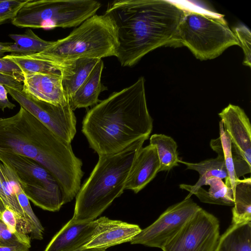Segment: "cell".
I'll use <instances>...</instances> for the list:
<instances>
[{
    "mask_svg": "<svg viewBox=\"0 0 251 251\" xmlns=\"http://www.w3.org/2000/svg\"><path fill=\"white\" fill-rule=\"evenodd\" d=\"M22 81L17 76L0 73V83L5 86L22 90Z\"/></svg>",
    "mask_w": 251,
    "mask_h": 251,
    "instance_id": "obj_33",
    "label": "cell"
},
{
    "mask_svg": "<svg viewBox=\"0 0 251 251\" xmlns=\"http://www.w3.org/2000/svg\"><path fill=\"white\" fill-rule=\"evenodd\" d=\"M239 41L240 46L242 47L245 58L243 64L251 67V33L249 29L244 25L241 24L236 26L232 31Z\"/></svg>",
    "mask_w": 251,
    "mask_h": 251,
    "instance_id": "obj_28",
    "label": "cell"
},
{
    "mask_svg": "<svg viewBox=\"0 0 251 251\" xmlns=\"http://www.w3.org/2000/svg\"><path fill=\"white\" fill-rule=\"evenodd\" d=\"M100 59H79L58 68L68 100L88 77Z\"/></svg>",
    "mask_w": 251,
    "mask_h": 251,
    "instance_id": "obj_19",
    "label": "cell"
},
{
    "mask_svg": "<svg viewBox=\"0 0 251 251\" xmlns=\"http://www.w3.org/2000/svg\"><path fill=\"white\" fill-rule=\"evenodd\" d=\"M205 185H209L208 191L202 187L193 188L190 185L182 184L180 188L189 192L186 197L190 198L192 195L196 196L202 202L227 206L234 205L233 192L228 187L222 179L212 177L206 180Z\"/></svg>",
    "mask_w": 251,
    "mask_h": 251,
    "instance_id": "obj_18",
    "label": "cell"
},
{
    "mask_svg": "<svg viewBox=\"0 0 251 251\" xmlns=\"http://www.w3.org/2000/svg\"><path fill=\"white\" fill-rule=\"evenodd\" d=\"M153 121L147 107L144 77L112 93L87 112L82 132L99 156L119 152L149 138Z\"/></svg>",
    "mask_w": 251,
    "mask_h": 251,
    "instance_id": "obj_3",
    "label": "cell"
},
{
    "mask_svg": "<svg viewBox=\"0 0 251 251\" xmlns=\"http://www.w3.org/2000/svg\"><path fill=\"white\" fill-rule=\"evenodd\" d=\"M183 8L177 40L201 60L214 59L240 44L222 15Z\"/></svg>",
    "mask_w": 251,
    "mask_h": 251,
    "instance_id": "obj_6",
    "label": "cell"
},
{
    "mask_svg": "<svg viewBox=\"0 0 251 251\" xmlns=\"http://www.w3.org/2000/svg\"><path fill=\"white\" fill-rule=\"evenodd\" d=\"M220 236V223L217 218L201 208L161 250L215 251Z\"/></svg>",
    "mask_w": 251,
    "mask_h": 251,
    "instance_id": "obj_9",
    "label": "cell"
},
{
    "mask_svg": "<svg viewBox=\"0 0 251 251\" xmlns=\"http://www.w3.org/2000/svg\"><path fill=\"white\" fill-rule=\"evenodd\" d=\"M22 90L33 98L56 105L69 102L61 75L44 73L24 74Z\"/></svg>",
    "mask_w": 251,
    "mask_h": 251,
    "instance_id": "obj_14",
    "label": "cell"
},
{
    "mask_svg": "<svg viewBox=\"0 0 251 251\" xmlns=\"http://www.w3.org/2000/svg\"><path fill=\"white\" fill-rule=\"evenodd\" d=\"M117 28L116 57L123 67H132L159 47L177 44L182 5L165 0H116L104 13Z\"/></svg>",
    "mask_w": 251,
    "mask_h": 251,
    "instance_id": "obj_1",
    "label": "cell"
},
{
    "mask_svg": "<svg viewBox=\"0 0 251 251\" xmlns=\"http://www.w3.org/2000/svg\"><path fill=\"white\" fill-rule=\"evenodd\" d=\"M29 247L24 244L13 245L0 244V251H29Z\"/></svg>",
    "mask_w": 251,
    "mask_h": 251,
    "instance_id": "obj_35",
    "label": "cell"
},
{
    "mask_svg": "<svg viewBox=\"0 0 251 251\" xmlns=\"http://www.w3.org/2000/svg\"><path fill=\"white\" fill-rule=\"evenodd\" d=\"M0 73L15 76L23 80V74L21 69L14 62L4 56L0 58Z\"/></svg>",
    "mask_w": 251,
    "mask_h": 251,
    "instance_id": "obj_31",
    "label": "cell"
},
{
    "mask_svg": "<svg viewBox=\"0 0 251 251\" xmlns=\"http://www.w3.org/2000/svg\"><path fill=\"white\" fill-rule=\"evenodd\" d=\"M150 142L156 149L160 162L158 172L170 171L178 165L177 146L172 138L164 134H154L151 136Z\"/></svg>",
    "mask_w": 251,
    "mask_h": 251,
    "instance_id": "obj_24",
    "label": "cell"
},
{
    "mask_svg": "<svg viewBox=\"0 0 251 251\" xmlns=\"http://www.w3.org/2000/svg\"><path fill=\"white\" fill-rule=\"evenodd\" d=\"M0 219L11 232L15 234L22 233L17 229L18 221L16 216L10 208L6 207L1 214Z\"/></svg>",
    "mask_w": 251,
    "mask_h": 251,
    "instance_id": "obj_32",
    "label": "cell"
},
{
    "mask_svg": "<svg viewBox=\"0 0 251 251\" xmlns=\"http://www.w3.org/2000/svg\"><path fill=\"white\" fill-rule=\"evenodd\" d=\"M118 47L116 26L104 14L91 17L66 37L52 41L43 51L29 56L58 69L79 59L116 56Z\"/></svg>",
    "mask_w": 251,
    "mask_h": 251,
    "instance_id": "obj_5",
    "label": "cell"
},
{
    "mask_svg": "<svg viewBox=\"0 0 251 251\" xmlns=\"http://www.w3.org/2000/svg\"><path fill=\"white\" fill-rule=\"evenodd\" d=\"M0 151L24 155L45 167L59 184L65 203L73 200L80 189L82 162L71 143L22 107L15 115L0 118Z\"/></svg>",
    "mask_w": 251,
    "mask_h": 251,
    "instance_id": "obj_2",
    "label": "cell"
},
{
    "mask_svg": "<svg viewBox=\"0 0 251 251\" xmlns=\"http://www.w3.org/2000/svg\"><path fill=\"white\" fill-rule=\"evenodd\" d=\"M0 161L11 168L23 191L36 206L55 212L65 204L63 192L57 180L35 160L12 151H0Z\"/></svg>",
    "mask_w": 251,
    "mask_h": 251,
    "instance_id": "obj_8",
    "label": "cell"
},
{
    "mask_svg": "<svg viewBox=\"0 0 251 251\" xmlns=\"http://www.w3.org/2000/svg\"><path fill=\"white\" fill-rule=\"evenodd\" d=\"M201 207L190 198L169 207L158 218L142 229L130 242L162 249Z\"/></svg>",
    "mask_w": 251,
    "mask_h": 251,
    "instance_id": "obj_11",
    "label": "cell"
},
{
    "mask_svg": "<svg viewBox=\"0 0 251 251\" xmlns=\"http://www.w3.org/2000/svg\"><path fill=\"white\" fill-rule=\"evenodd\" d=\"M8 43H0V58L3 57V54L6 52L5 48Z\"/></svg>",
    "mask_w": 251,
    "mask_h": 251,
    "instance_id": "obj_36",
    "label": "cell"
},
{
    "mask_svg": "<svg viewBox=\"0 0 251 251\" xmlns=\"http://www.w3.org/2000/svg\"><path fill=\"white\" fill-rule=\"evenodd\" d=\"M94 251H105V249H94Z\"/></svg>",
    "mask_w": 251,
    "mask_h": 251,
    "instance_id": "obj_39",
    "label": "cell"
},
{
    "mask_svg": "<svg viewBox=\"0 0 251 251\" xmlns=\"http://www.w3.org/2000/svg\"><path fill=\"white\" fill-rule=\"evenodd\" d=\"M76 251H94V249H86V250L79 249Z\"/></svg>",
    "mask_w": 251,
    "mask_h": 251,
    "instance_id": "obj_38",
    "label": "cell"
},
{
    "mask_svg": "<svg viewBox=\"0 0 251 251\" xmlns=\"http://www.w3.org/2000/svg\"><path fill=\"white\" fill-rule=\"evenodd\" d=\"M15 194L23 211L26 227L28 232L30 234L31 238L33 239L42 240L43 238L44 229L33 211L29 200L21 187L17 190Z\"/></svg>",
    "mask_w": 251,
    "mask_h": 251,
    "instance_id": "obj_27",
    "label": "cell"
},
{
    "mask_svg": "<svg viewBox=\"0 0 251 251\" xmlns=\"http://www.w3.org/2000/svg\"><path fill=\"white\" fill-rule=\"evenodd\" d=\"M101 5L95 0H28L11 23L20 28L76 27L96 15Z\"/></svg>",
    "mask_w": 251,
    "mask_h": 251,
    "instance_id": "obj_7",
    "label": "cell"
},
{
    "mask_svg": "<svg viewBox=\"0 0 251 251\" xmlns=\"http://www.w3.org/2000/svg\"><path fill=\"white\" fill-rule=\"evenodd\" d=\"M95 230L81 250L106 249L130 242L141 229L139 226L101 217L96 220Z\"/></svg>",
    "mask_w": 251,
    "mask_h": 251,
    "instance_id": "obj_13",
    "label": "cell"
},
{
    "mask_svg": "<svg viewBox=\"0 0 251 251\" xmlns=\"http://www.w3.org/2000/svg\"><path fill=\"white\" fill-rule=\"evenodd\" d=\"M96 220L77 222L72 218L53 237L44 251H76L91 238L96 227Z\"/></svg>",
    "mask_w": 251,
    "mask_h": 251,
    "instance_id": "obj_16",
    "label": "cell"
},
{
    "mask_svg": "<svg viewBox=\"0 0 251 251\" xmlns=\"http://www.w3.org/2000/svg\"><path fill=\"white\" fill-rule=\"evenodd\" d=\"M9 36L14 43L8 44L6 52L18 55H30L40 52L52 42L41 39L30 29H27L24 34H11Z\"/></svg>",
    "mask_w": 251,
    "mask_h": 251,
    "instance_id": "obj_22",
    "label": "cell"
},
{
    "mask_svg": "<svg viewBox=\"0 0 251 251\" xmlns=\"http://www.w3.org/2000/svg\"><path fill=\"white\" fill-rule=\"evenodd\" d=\"M8 93L21 106L55 134L71 143L76 132V120L69 102L56 105L38 100L22 90L5 86Z\"/></svg>",
    "mask_w": 251,
    "mask_h": 251,
    "instance_id": "obj_10",
    "label": "cell"
},
{
    "mask_svg": "<svg viewBox=\"0 0 251 251\" xmlns=\"http://www.w3.org/2000/svg\"><path fill=\"white\" fill-rule=\"evenodd\" d=\"M7 94L5 86L0 83V110L2 111L5 108L12 109L15 107V105L8 100Z\"/></svg>",
    "mask_w": 251,
    "mask_h": 251,
    "instance_id": "obj_34",
    "label": "cell"
},
{
    "mask_svg": "<svg viewBox=\"0 0 251 251\" xmlns=\"http://www.w3.org/2000/svg\"><path fill=\"white\" fill-rule=\"evenodd\" d=\"M148 139L141 138L116 153L99 156L96 165L75 196L74 220H95L123 193L135 157Z\"/></svg>",
    "mask_w": 251,
    "mask_h": 251,
    "instance_id": "obj_4",
    "label": "cell"
},
{
    "mask_svg": "<svg viewBox=\"0 0 251 251\" xmlns=\"http://www.w3.org/2000/svg\"><path fill=\"white\" fill-rule=\"evenodd\" d=\"M220 136L212 139L210 142L211 149L221 156L225 162L228 173V177L225 179V184L233 192L237 180L239 179L236 176L231 153V142L226 132L223 123L219 122Z\"/></svg>",
    "mask_w": 251,
    "mask_h": 251,
    "instance_id": "obj_25",
    "label": "cell"
},
{
    "mask_svg": "<svg viewBox=\"0 0 251 251\" xmlns=\"http://www.w3.org/2000/svg\"><path fill=\"white\" fill-rule=\"evenodd\" d=\"M215 251H251V222L229 226L220 236Z\"/></svg>",
    "mask_w": 251,
    "mask_h": 251,
    "instance_id": "obj_20",
    "label": "cell"
},
{
    "mask_svg": "<svg viewBox=\"0 0 251 251\" xmlns=\"http://www.w3.org/2000/svg\"><path fill=\"white\" fill-rule=\"evenodd\" d=\"M6 208V207L2 201L0 197V219L1 218V215L2 213V212L4 211V210Z\"/></svg>",
    "mask_w": 251,
    "mask_h": 251,
    "instance_id": "obj_37",
    "label": "cell"
},
{
    "mask_svg": "<svg viewBox=\"0 0 251 251\" xmlns=\"http://www.w3.org/2000/svg\"><path fill=\"white\" fill-rule=\"evenodd\" d=\"M234 205L232 209V224L251 222V179H238L233 194Z\"/></svg>",
    "mask_w": 251,
    "mask_h": 251,
    "instance_id": "obj_21",
    "label": "cell"
},
{
    "mask_svg": "<svg viewBox=\"0 0 251 251\" xmlns=\"http://www.w3.org/2000/svg\"><path fill=\"white\" fill-rule=\"evenodd\" d=\"M103 62L100 59L88 77L69 100V104L74 111L76 108H87L97 104L100 93L105 90L101 83Z\"/></svg>",
    "mask_w": 251,
    "mask_h": 251,
    "instance_id": "obj_17",
    "label": "cell"
},
{
    "mask_svg": "<svg viewBox=\"0 0 251 251\" xmlns=\"http://www.w3.org/2000/svg\"><path fill=\"white\" fill-rule=\"evenodd\" d=\"M224 129L231 142V149L251 165V126L240 107L229 104L220 113Z\"/></svg>",
    "mask_w": 251,
    "mask_h": 251,
    "instance_id": "obj_12",
    "label": "cell"
},
{
    "mask_svg": "<svg viewBox=\"0 0 251 251\" xmlns=\"http://www.w3.org/2000/svg\"><path fill=\"white\" fill-rule=\"evenodd\" d=\"M4 56L14 62L21 69L23 75L44 73L61 75L60 71L57 68L29 55L10 54Z\"/></svg>",
    "mask_w": 251,
    "mask_h": 251,
    "instance_id": "obj_26",
    "label": "cell"
},
{
    "mask_svg": "<svg viewBox=\"0 0 251 251\" xmlns=\"http://www.w3.org/2000/svg\"><path fill=\"white\" fill-rule=\"evenodd\" d=\"M28 0H0V25L12 20Z\"/></svg>",
    "mask_w": 251,
    "mask_h": 251,
    "instance_id": "obj_30",
    "label": "cell"
},
{
    "mask_svg": "<svg viewBox=\"0 0 251 251\" xmlns=\"http://www.w3.org/2000/svg\"><path fill=\"white\" fill-rule=\"evenodd\" d=\"M18 244H24L30 247V237L24 233L15 234L11 232L0 219V244L13 245Z\"/></svg>",
    "mask_w": 251,
    "mask_h": 251,
    "instance_id": "obj_29",
    "label": "cell"
},
{
    "mask_svg": "<svg viewBox=\"0 0 251 251\" xmlns=\"http://www.w3.org/2000/svg\"><path fill=\"white\" fill-rule=\"evenodd\" d=\"M179 163L186 165V169L196 171L200 175V177L196 183L190 185L193 188H198L205 185V183L208 178L216 177L222 179H226L228 177L225 162L223 158L218 155L216 158L205 160L198 163H190L180 160Z\"/></svg>",
    "mask_w": 251,
    "mask_h": 251,
    "instance_id": "obj_23",
    "label": "cell"
},
{
    "mask_svg": "<svg viewBox=\"0 0 251 251\" xmlns=\"http://www.w3.org/2000/svg\"><path fill=\"white\" fill-rule=\"evenodd\" d=\"M160 162L155 146L142 147L137 153L127 178L125 190L137 193L156 176Z\"/></svg>",
    "mask_w": 251,
    "mask_h": 251,
    "instance_id": "obj_15",
    "label": "cell"
}]
</instances>
